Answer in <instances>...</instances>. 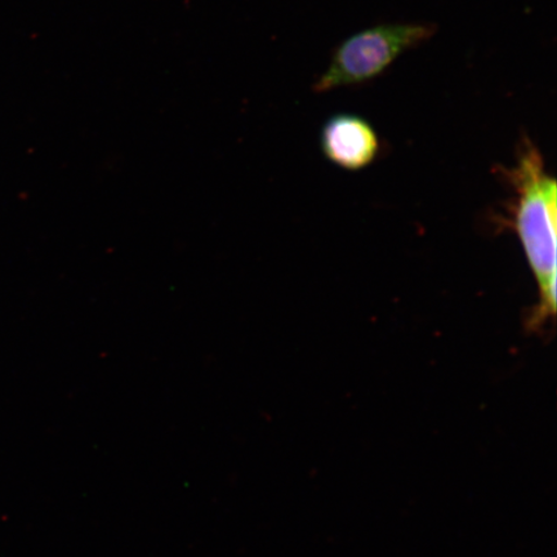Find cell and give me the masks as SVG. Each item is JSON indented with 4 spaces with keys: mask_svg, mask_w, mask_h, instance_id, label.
I'll return each mask as SVG.
<instances>
[{
    "mask_svg": "<svg viewBox=\"0 0 557 557\" xmlns=\"http://www.w3.org/2000/svg\"><path fill=\"white\" fill-rule=\"evenodd\" d=\"M320 149L332 164L355 172L375 162L381 152V139L364 117L337 114L323 125Z\"/></svg>",
    "mask_w": 557,
    "mask_h": 557,
    "instance_id": "cell-3",
    "label": "cell"
},
{
    "mask_svg": "<svg viewBox=\"0 0 557 557\" xmlns=\"http://www.w3.org/2000/svg\"><path fill=\"white\" fill-rule=\"evenodd\" d=\"M436 32V25L430 23H387L354 34L333 51L313 90L326 94L377 79L404 53L426 44Z\"/></svg>",
    "mask_w": 557,
    "mask_h": 557,
    "instance_id": "cell-2",
    "label": "cell"
},
{
    "mask_svg": "<svg viewBox=\"0 0 557 557\" xmlns=\"http://www.w3.org/2000/svg\"><path fill=\"white\" fill-rule=\"evenodd\" d=\"M513 191L508 226L513 228L539 285V302L529 312V331H543L556 313L557 185L532 138L522 135L510 169L498 166Z\"/></svg>",
    "mask_w": 557,
    "mask_h": 557,
    "instance_id": "cell-1",
    "label": "cell"
}]
</instances>
